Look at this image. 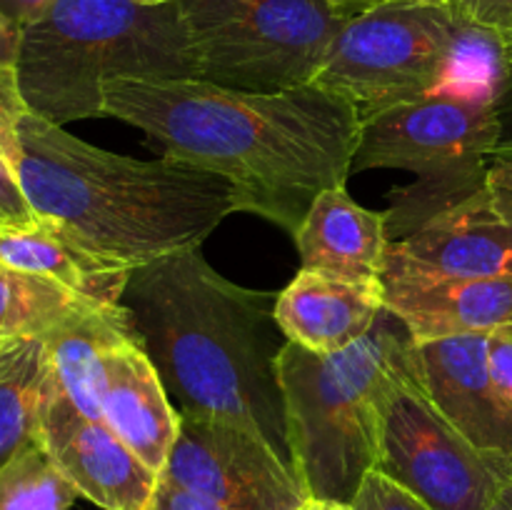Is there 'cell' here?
<instances>
[{"label": "cell", "instance_id": "1", "mask_svg": "<svg viewBox=\"0 0 512 510\" xmlns=\"http://www.w3.org/2000/svg\"><path fill=\"white\" fill-rule=\"evenodd\" d=\"M103 115L143 130L163 155L223 175L238 210L298 233L323 190L353 173L360 115L318 85L248 93L205 80H108Z\"/></svg>", "mask_w": 512, "mask_h": 510}, {"label": "cell", "instance_id": "2", "mask_svg": "<svg viewBox=\"0 0 512 510\" xmlns=\"http://www.w3.org/2000/svg\"><path fill=\"white\" fill-rule=\"evenodd\" d=\"M120 303L180 415L243 425L293 465L278 375L288 343L275 318L278 293L230 283L190 248L135 268Z\"/></svg>", "mask_w": 512, "mask_h": 510}, {"label": "cell", "instance_id": "3", "mask_svg": "<svg viewBox=\"0 0 512 510\" xmlns=\"http://www.w3.org/2000/svg\"><path fill=\"white\" fill-rule=\"evenodd\" d=\"M13 168L35 218L128 270L200 248L238 210L223 175L168 155L145 163L108 153L30 110L18 123Z\"/></svg>", "mask_w": 512, "mask_h": 510}, {"label": "cell", "instance_id": "4", "mask_svg": "<svg viewBox=\"0 0 512 510\" xmlns=\"http://www.w3.org/2000/svg\"><path fill=\"white\" fill-rule=\"evenodd\" d=\"M198 78L178 0H55L23 28L15 80L30 113L55 125L103 115L108 80Z\"/></svg>", "mask_w": 512, "mask_h": 510}, {"label": "cell", "instance_id": "5", "mask_svg": "<svg viewBox=\"0 0 512 510\" xmlns=\"http://www.w3.org/2000/svg\"><path fill=\"white\" fill-rule=\"evenodd\" d=\"M415 365L413 335L388 308L340 353L285 343L278 360L285 423L293 468L310 498L353 503L375 470L385 398Z\"/></svg>", "mask_w": 512, "mask_h": 510}, {"label": "cell", "instance_id": "6", "mask_svg": "<svg viewBox=\"0 0 512 510\" xmlns=\"http://www.w3.org/2000/svg\"><path fill=\"white\" fill-rule=\"evenodd\" d=\"M495 145L493 98L440 90L363 120L353 170L398 168L418 175V183L395 193L393 210L385 213L390 240H398L483 190Z\"/></svg>", "mask_w": 512, "mask_h": 510}, {"label": "cell", "instance_id": "7", "mask_svg": "<svg viewBox=\"0 0 512 510\" xmlns=\"http://www.w3.org/2000/svg\"><path fill=\"white\" fill-rule=\"evenodd\" d=\"M483 58V35L448 3L408 0L350 15L313 85L370 115L423 95L455 90Z\"/></svg>", "mask_w": 512, "mask_h": 510}, {"label": "cell", "instance_id": "8", "mask_svg": "<svg viewBox=\"0 0 512 510\" xmlns=\"http://www.w3.org/2000/svg\"><path fill=\"white\" fill-rule=\"evenodd\" d=\"M198 80L248 93L313 85L350 18L328 0H178Z\"/></svg>", "mask_w": 512, "mask_h": 510}, {"label": "cell", "instance_id": "9", "mask_svg": "<svg viewBox=\"0 0 512 510\" xmlns=\"http://www.w3.org/2000/svg\"><path fill=\"white\" fill-rule=\"evenodd\" d=\"M375 470L430 510H490L510 465L475 448L430 398L415 365L390 388Z\"/></svg>", "mask_w": 512, "mask_h": 510}, {"label": "cell", "instance_id": "10", "mask_svg": "<svg viewBox=\"0 0 512 510\" xmlns=\"http://www.w3.org/2000/svg\"><path fill=\"white\" fill-rule=\"evenodd\" d=\"M160 478L228 510H295L310 498L293 465L263 435L198 415H180Z\"/></svg>", "mask_w": 512, "mask_h": 510}, {"label": "cell", "instance_id": "11", "mask_svg": "<svg viewBox=\"0 0 512 510\" xmlns=\"http://www.w3.org/2000/svg\"><path fill=\"white\" fill-rule=\"evenodd\" d=\"M512 275V190L485 185L385 250L380 278Z\"/></svg>", "mask_w": 512, "mask_h": 510}, {"label": "cell", "instance_id": "12", "mask_svg": "<svg viewBox=\"0 0 512 510\" xmlns=\"http://www.w3.org/2000/svg\"><path fill=\"white\" fill-rule=\"evenodd\" d=\"M38 440L83 498L103 510H148L160 475L150 470L103 420L88 418L53 375Z\"/></svg>", "mask_w": 512, "mask_h": 510}, {"label": "cell", "instance_id": "13", "mask_svg": "<svg viewBox=\"0 0 512 510\" xmlns=\"http://www.w3.org/2000/svg\"><path fill=\"white\" fill-rule=\"evenodd\" d=\"M420 378L445 418L490 458L512 468V403L488 368V335L415 343Z\"/></svg>", "mask_w": 512, "mask_h": 510}, {"label": "cell", "instance_id": "14", "mask_svg": "<svg viewBox=\"0 0 512 510\" xmlns=\"http://www.w3.org/2000/svg\"><path fill=\"white\" fill-rule=\"evenodd\" d=\"M383 305L415 343L490 335L512 325V275L500 278H380Z\"/></svg>", "mask_w": 512, "mask_h": 510}, {"label": "cell", "instance_id": "15", "mask_svg": "<svg viewBox=\"0 0 512 510\" xmlns=\"http://www.w3.org/2000/svg\"><path fill=\"white\" fill-rule=\"evenodd\" d=\"M100 418L150 470L163 473L178 440L180 413L140 343L105 355Z\"/></svg>", "mask_w": 512, "mask_h": 510}, {"label": "cell", "instance_id": "16", "mask_svg": "<svg viewBox=\"0 0 512 510\" xmlns=\"http://www.w3.org/2000/svg\"><path fill=\"white\" fill-rule=\"evenodd\" d=\"M383 283H348L323 273L300 270L278 293L275 318L290 343L313 353L333 355L363 340L378 323Z\"/></svg>", "mask_w": 512, "mask_h": 510}, {"label": "cell", "instance_id": "17", "mask_svg": "<svg viewBox=\"0 0 512 510\" xmlns=\"http://www.w3.org/2000/svg\"><path fill=\"white\" fill-rule=\"evenodd\" d=\"M300 270L323 273L348 283H378L390 235L385 215L355 203L345 185L315 198L293 235Z\"/></svg>", "mask_w": 512, "mask_h": 510}, {"label": "cell", "instance_id": "18", "mask_svg": "<svg viewBox=\"0 0 512 510\" xmlns=\"http://www.w3.org/2000/svg\"><path fill=\"white\" fill-rule=\"evenodd\" d=\"M63 393L88 418H100L103 360L110 350L140 343L123 303H83L43 338Z\"/></svg>", "mask_w": 512, "mask_h": 510}, {"label": "cell", "instance_id": "19", "mask_svg": "<svg viewBox=\"0 0 512 510\" xmlns=\"http://www.w3.org/2000/svg\"><path fill=\"white\" fill-rule=\"evenodd\" d=\"M0 265L40 275L95 303H120L133 270L105 263L48 220L0 225Z\"/></svg>", "mask_w": 512, "mask_h": 510}, {"label": "cell", "instance_id": "20", "mask_svg": "<svg viewBox=\"0 0 512 510\" xmlns=\"http://www.w3.org/2000/svg\"><path fill=\"white\" fill-rule=\"evenodd\" d=\"M53 368L43 340H25L0 355V468L38 440Z\"/></svg>", "mask_w": 512, "mask_h": 510}, {"label": "cell", "instance_id": "21", "mask_svg": "<svg viewBox=\"0 0 512 510\" xmlns=\"http://www.w3.org/2000/svg\"><path fill=\"white\" fill-rule=\"evenodd\" d=\"M83 303L95 300L55 280L0 265V355L25 340H43Z\"/></svg>", "mask_w": 512, "mask_h": 510}, {"label": "cell", "instance_id": "22", "mask_svg": "<svg viewBox=\"0 0 512 510\" xmlns=\"http://www.w3.org/2000/svg\"><path fill=\"white\" fill-rule=\"evenodd\" d=\"M78 495L40 440L0 468V510H70Z\"/></svg>", "mask_w": 512, "mask_h": 510}, {"label": "cell", "instance_id": "23", "mask_svg": "<svg viewBox=\"0 0 512 510\" xmlns=\"http://www.w3.org/2000/svg\"><path fill=\"white\" fill-rule=\"evenodd\" d=\"M25 110L28 108L20 98L15 68L0 70V225H25L38 220L13 168L18 153V123Z\"/></svg>", "mask_w": 512, "mask_h": 510}, {"label": "cell", "instance_id": "24", "mask_svg": "<svg viewBox=\"0 0 512 510\" xmlns=\"http://www.w3.org/2000/svg\"><path fill=\"white\" fill-rule=\"evenodd\" d=\"M355 510H430L423 500L415 498L398 483L380 475L378 470H370L360 485L358 495L353 500Z\"/></svg>", "mask_w": 512, "mask_h": 510}, {"label": "cell", "instance_id": "25", "mask_svg": "<svg viewBox=\"0 0 512 510\" xmlns=\"http://www.w3.org/2000/svg\"><path fill=\"white\" fill-rule=\"evenodd\" d=\"M503 45V78L495 88L493 108L498 120V145H495L493 163H510L512 160V35L500 38Z\"/></svg>", "mask_w": 512, "mask_h": 510}, {"label": "cell", "instance_id": "26", "mask_svg": "<svg viewBox=\"0 0 512 510\" xmlns=\"http://www.w3.org/2000/svg\"><path fill=\"white\" fill-rule=\"evenodd\" d=\"M455 18L473 28H483L498 38L512 35V0H448Z\"/></svg>", "mask_w": 512, "mask_h": 510}, {"label": "cell", "instance_id": "27", "mask_svg": "<svg viewBox=\"0 0 512 510\" xmlns=\"http://www.w3.org/2000/svg\"><path fill=\"white\" fill-rule=\"evenodd\" d=\"M488 368L495 385L512 403V325L488 335Z\"/></svg>", "mask_w": 512, "mask_h": 510}, {"label": "cell", "instance_id": "28", "mask_svg": "<svg viewBox=\"0 0 512 510\" xmlns=\"http://www.w3.org/2000/svg\"><path fill=\"white\" fill-rule=\"evenodd\" d=\"M148 510H228V508L218 505L215 500L193 493V490H185L180 488V485L170 483V480L160 478L158 490H155V498Z\"/></svg>", "mask_w": 512, "mask_h": 510}, {"label": "cell", "instance_id": "29", "mask_svg": "<svg viewBox=\"0 0 512 510\" xmlns=\"http://www.w3.org/2000/svg\"><path fill=\"white\" fill-rule=\"evenodd\" d=\"M55 0H0V10L18 25L20 30L28 28L30 23L48 13Z\"/></svg>", "mask_w": 512, "mask_h": 510}, {"label": "cell", "instance_id": "30", "mask_svg": "<svg viewBox=\"0 0 512 510\" xmlns=\"http://www.w3.org/2000/svg\"><path fill=\"white\" fill-rule=\"evenodd\" d=\"M20 35H23V30L0 10V70L15 68V60H18L20 50Z\"/></svg>", "mask_w": 512, "mask_h": 510}, {"label": "cell", "instance_id": "31", "mask_svg": "<svg viewBox=\"0 0 512 510\" xmlns=\"http://www.w3.org/2000/svg\"><path fill=\"white\" fill-rule=\"evenodd\" d=\"M328 3L335 5L338 10H345L348 15H358V13H365V10L380 8V5L408 3V0H328ZM430 3H448V0H430Z\"/></svg>", "mask_w": 512, "mask_h": 510}, {"label": "cell", "instance_id": "32", "mask_svg": "<svg viewBox=\"0 0 512 510\" xmlns=\"http://www.w3.org/2000/svg\"><path fill=\"white\" fill-rule=\"evenodd\" d=\"M488 183L498 185V188L512 190V160H510V163H493V165H490Z\"/></svg>", "mask_w": 512, "mask_h": 510}, {"label": "cell", "instance_id": "33", "mask_svg": "<svg viewBox=\"0 0 512 510\" xmlns=\"http://www.w3.org/2000/svg\"><path fill=\"white\" fill-rule=\"evenodd\" d=\"M295 510H355V508H353V503H340V500L305 498Z\"/></svg>", "mask_w": 512, "mask_h": 510}, {"label": "cell", "instance_id": "34", "mask_svg": "<svg viewBox=\"0 0 512 510\" xmlns=\"http://www.w3.org/2000/svg\"><path fill=\"white\" fill-rule=\"evenodd\" d=\"M490 510H512V478L503 485V490H500L498 498L493 500Z\"/></svg>", "mask_w": 512, "mask_h": 510}, {"label": "cell", "instance_id": "35", "mask_svg": "<svg viewBox=\"0 0 512 510\" xmlns=\"http://www.w3.org/2000/svg\"><path fill=\"white\" fill-rule=\"evenodd\" d=\"M135 3H143V5H163V3H173V0H135Z\"/></svg>", "mask_w": 512, "mask_h": 510}]
</instances>
